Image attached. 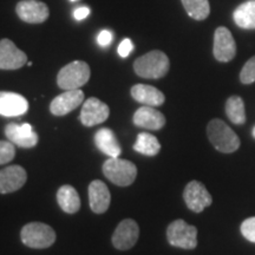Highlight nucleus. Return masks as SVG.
I'll use <instances>...</instances> for the list:
<instances>
[{
    "mask_svg": "<svg viewBox=\"0 0 255 255\" xmlns=\"http://www.w3.org/2000/svg\"><path fill=\"white\" fill-rule=\"evenodd\" d=\"M97 41L101 46H103V47L109 46L111 44V41H113V33H111V31H109V30L101 31L100 34H98V37H97Z\"/></svg>",
    "mask_w": 255,
    "mask_h": 255,
    "instance_id": "c756f323",
    "label": "nucleus"
},
{
    "mask_svg": "<svg viewBox=\"0 0 255 255\" xmlns=\"http://www.w3.org/2000/svg\"><path fill=\"white\" fill-rule=\"evenodd\" d=\"M183 199L188 208L194 213H201L213 202L209 191L199 181H191L187 184L183 191Z\"/></svg>",
    "mask_w": 255,
    "mask_h": 255,
    "instance_id": "0eeeda50",
    "label": "nucleus"
},
{
    "mask_svg": "<svg viewBox=\"0 0 255 255\" xmlns=\"http://www.w3.org/2000/svg\"><path fill=\"white\" fill-rule=\"evenodd\" d=\"M57 201L60 208L68 214H75L81 208V200L77 190L69 184L59 188L57 191Z\"/></svg>",
    "mask_w": 255,
    "mask_h": 255,
    "instance_id": "412c9836",
    "label": "nucleus"
},
{
    "mask_svg": "<svg viewBox=\"0 0 255 255\" xmlns=\"http://www.w3.org/2000/svg\"><path fill=\"white\" fill-rule=\"evenodd\" d=\"M95 143L104 155L109 157H120L122 149L114 131L109 128H102L95 135Z\"/></svg>",
    "mask_w": 255,
    "mask_h": 255,
    "instance_id": "aec40b11",
    "label": "nucleus"
},
{
    "mask_svg": "<svg viewBox=\"0 0 255 255\" xmlns=\"http://www.w3.org/2000/svg\"><path fill=\"white\" fill-rule=\"evenodd\" d=\"M252 133H253V137L255 138V127L253 128V131H252Z\"/></svg>",
    "mask_w": 255,
    "mask_h": 255,
    "instance_id": "2f4dec72",
    "label": "nucleus"
},
{
    "mask_svg": "<svg viewBox=\"0 0 255 255\" xmlns=\"http://www.w3.org/2000/svg\"><path fill=\"white\" fill-rule=\"evenodd\" d=\"M71 1H77V0H71Z\"/></svg>",
    "mask_w": 255,
    "mask_h": 255,
    "instance_id": "473e14b6",
    "label": "nucleus"
},
{
    "mask_svg": "<svg viewBox=\"0 0 255 255\" xmlns=\"http://www.w3.org/2000/svg\"><path fill=\"white\" fill-rule=\"evenodd\" d=\"M226 114H227L229 121L238 126H241L246 122V110H245V103L242 98L239 96L229 97L226 103Z\"/></svg>",
    "mask_w": 255,
    "mask_h": 255,
    "instance_id": "b1692460",
    "label": "nucleus"
},
{
    "mask_svg": "<svg viewBox=\"0 0 255 255\" xmlns=\"http://www.w3.org/2000/svg\"><path fill=\"white\" fill-rule=\"evenodd\" d=\"M21 241L30 248L43 250L52 246L56 241V233L46 223L31 222L24 226L20 233Z\"/></svg>",
    "mask_w": 255,
    "mask_h": 255,
    "instance_id": "39448f33",
    "label": "nucleus"
},
{
    "mask_svg": "<svg viewBox=\"0 0 255 255\" xmlns=\"http://www.w3.org/2000/svg\"><path fill=\"white\" fill-rule=\"evenodd\" d=\"M84 102V92L81 89L66 90L53 98L50 104V111L55 116H65Z\"/></svg>",
    "mask_w": 255,
    "mask_h": 255,
    "instance_id": "4468645a",
    "label": "nucleus"
},
{
    "mask_svg": "<svg viewBox=\"0 0 255 255\" xmlns=\"http://www.w3.org/2000/svg\"><path fill=\"white\" fill-rule=\"evenodd\" d=\"M240 81L244 84H252L255 82V56L248 59L240 72Z\"/></svg>",
    "mask_w": 255,
    "mask_h": 255,
    "instance_id": "a878e982",
    "label": "nucleus"
},
{
    "mask_svg": "<svg viewBox=\"0 0 255 255\" xmlns=\"http://www.w3.org/2000/svg\"><path fill=\"white\" fill-rule=\"evenodd\" d=\"M139 228L132 219H126L117 226L113 234V245L120 251H128L138 240Z\"/></svg>",
    "mask_w": 255,
    "mask_h": 255,
    "instance_id": "9b49d317",
    "label": "nucleus"
},
{
    "mask_svg": "<svg viewBox=\"0 0 255 255\" xmlns=\"http://www.w3.org/2000/svg\"><path fill=\"white\" fill-rule=\"evenodd\" d=\"M109 115L110 109L104 102L96 97H91L83 103L79 120L83 126L94 127L105 122Z\"/></svg>",
    "mask_w": 255,
    "mask_h": 255,
    "instance_id": "6e6552de",
    "label": "nucleus"
},
{
    "mask_svg": "<svg viewBox=\"0 0 255 255\" xmlns=\"http://www.w3.org/2000/svg\"><path fill=\"white\" fill-rule=\"evenodd\" d=\"M241 233L245 239L255 244V218H250L242 222Z\"/></svg>",
    "mask_w": 255,
    "mask_h": 255,
    "instance_id": "cd10ccee",
    "label": "nucleus"
},
{
    "mask_svg": "<svg viewBox=\"0 0 255 255\" xmlns=\"http://www.w3.org/2000/svg\"><path fill=\"white\" fill-rule=\"evenodd\" d=\"M189 17L195 20H205L210 13L208 0H181Z\"/></svg>",
    "mask_w": 255,
    "mask_h": 255,
    "instance_id": "393cba45",
    "label": "nucleus"
},
{
    "mask_svg": "<svg viewBox=\"0 0 255 255\" xmlns=\"http://www.w3.org/2000/svg\"><path fill=\"white\" fill-rule=\"evenodd\" d=\"M89 14H90V8L85 7V6L76 8L75 12H73V17H75L76 20H83V19L87 18Z\"/></svg>",
    "mask_w": 255,
    "mask_h": 255,
    "instance_id": "7c9ffc66",
    "label": "nucleus"
},
{
    "mask_svg": "<svg viewBox=\"0 0 255 255\" xmlns=\"http://www.w3.org/2000/svg\"><path fill=\"white\" fill-rule=\"evenodd\" d=\"M5 135L9 142L20 148H33L38 143V135L28 123H9L5 128Z\"/></svg>",
    "mask_w": 255,
    "mask_h": 255,
    "instance_id": "ddd939ff",
    "label": "nucleus"
},
{
    "mask_svg": "<svg viewBox=\"0 0 255 255\" xmlns=\"http://www.w3.org/2000/svg\"><path fill=\"white\" fill-rule=\"evenodd\" d=\"M213 53L216 60L222 63L231 62L237 55V44L228 28L220 26L214 33V47Z\"/></svg>",
    "mask_w": 255,
    "mask_h": 255,
    "instance_id": "1a4fd4ad",
    "label": "nucleus"
},
{
    "mask_svg": "<svg viewBox=\"0 0 255 255\" xmlns=\"http://www.w3.org/2000/svg\"><path fill=\"white\" fill-rule=\"evenodd\" d=\"M133 150L145 156H155L161 150V144L154 135L148 132H141L137 135V139L133 144Z\"/></svg>",
    "mask_w": 255,
    "mask_h": 255,
    "instance_id": "5701e85b",
    "label": "nucleus"
},
{
    "mask_svg": "<svg viewBox=\"0 0 255 255\" xmlns=\"http://www.w3.org/2000/svg\"><path fill=\"white\" fill-rule=\"evenodd\" d=\"M169 66H170V62H169L168 56L158 50L145 53L133 63V70L136 75L146 79L164 77L169 71Z\"/></svg>",
    "mask_w": 255,
    "mask_h": 255,
    "instance_id": "f257e3e1",
    "label": "nucleus"
},
{
    "mask_svg": "<svg viewBox=\"0 0 255 255\" xmlns=\"http://www.w3.org/2000/svg\"><path fill=\"white\" fill-rule=\"evenodd\" d=\"M132 98L138 103L149 107H159L164 103L165 97L163 92L157 88L146 84H136L131 88Z\"/></svg>",
    "mask_w": 255,
    "mask_h": 255,
    "instance_id": "6ab92c4d",
    "label": "nucleus"
},
{
    "mask_svg": "<svg viewBox=\"0 0 255 255\" xmlns=\"http://www.w3.org/2000/svg\"><path fill=\"white\" fill-rule=\"evenodd\" d=\"M27 180V174L20 165H9L0 170V194H8L20 189Z\"/></svg>",
    "mask_w": 255,
    "mask_h": 255,
    "instance_id": "2eb2a0df",
    "label": "nucleus"
},
{
    "mask_svg": "<svg viewBox=\"0 0 255 255\" xmlns=\"http://www.w3.org/2000/svg\"><path fill=\"white\" fill-rule=\"evenodd\" d=\"M18 17L25 23L41 24L47 20L50 9L46 4L38 0H23L19 1L15 7Z\"/></svg>",
    "mask_w": 255,
    "mask_h": 255,
    "instance_id": "9d476101",
    "label": "nucleus"
},
{
    "mask_svg": "<svg viewBox=\"0 0 255 255\" xmlns=\"http://www.w3.org/2000/svg\"><path fill=\"white\" fill-rule=\"evenodd\" d=\"M89 65L83 60H75L60 69L57 76V84L63 90H76L85 85L90 78Z\"/></svg>",
    "mask_w": 255,
    "mask_h": 255,
    "instance_id": "7ed1b4c3",
    "label": "nucleus"
},
{
    "mask_svg": "<svg viewBox=\"0 0 255 255\" xmlns=\"http://www.w3.org/2000/svg\"><path fill=\"white\" fill-rule=\"evenodd\" d=\"M89 202L90 208L96 214H103L111 202L110 191L107 184L100 180H95L89 184Z\"/></svg>",
    "mask_w": 255,
    "mask_h": 255,
    "instance_id": "f3484780",
    "label": "nucleus"
},
{
    "mask_svg": "<svg viewBox=\"0 0 255 255\" xmlns=\"http://www.w3.org/2000/svg\"><path fill=\"white\" fill-rule=\"evenodd\" d=\"M27 63L26 53L9 39L0 40V70H18Z\"/></svg>",
    "mask_w": 255,
    "mask_h": 255,
    "instance_id": "f8f14e48",
    "label": "nucleus"
},
{
    "mask_svg": "<svg viewBox=\"0 0 255 255\" xmlns=\"http://www.w3.org/2000/svg\"><path fill=\"white\" fill-rule=\"evenodd\" d=\"M133 50V44L132 41L129 39V38H126V39L122 40V43L120 44L119 46V53L122 58H126L132 52Z\"/></svg>",
    "mask_w": 255,
    "mask_h": 255,
    "instance_id": "c85d7f7f",
    "label": "nucleus"
},
{
    "mask_svg": "<svg viewBox=\"0 0 255 255\" xmlns=\"http://www.w3.org/2000/svg\"><path fill=\"white\" fill-rule=\"evenodd\" d=\"M15 156L14 144L9 141H0V165L8 163Z\"/></svg>",
    "mask_w": 255,
    "mask_h": 255,
    "instance_id": "bb28decb",
    "label": "nucleus"
},
{
    "mask_svg": "<svg viewBox=\"0 0 255 255\" xmlns=\"http://www.w3.org/2000/svg\"><path fill=\"white\" fill-rule=\"evenodd\" d=\"M133 124L136 127L144 128L148 130H159L164 127L165 117L163 114L158 110L154 109L152 107L145 105L141 107L133 114Z\"/></svg>",
    "mask_w": 255,
    "mask_h": 255,
    "instance_id": "a211bd4d",
    "label": "nucleus"
},
{
    "mask_svg": "<svg viewBox=\"0 0 255 255\" xmlns=\"http://www.w3.org/2000/svg\"><path fill=\"white\" fill-rule=\"evenodd\" d=\"M169 244L182 250H194L197 246V229L178 219L169 225L167 229Z\"/></svg>",
    "mask_w": 255,
    "mask_h": 255,
    "instance_id": "423d86ee",
    "label": "nucleus"
},
{
    "mask_svg": "<svg viewBox=\"0 0 255 255\" xmlns=\"http://www.w3.org/2000/svg\"><path fill=\"white\" fill-rule=\"evenodd\" d=\"M28 102L24 96L15 92L0 91V115L5 117H17L26 114Z\"/></svg>",
    "mask_w": 255,
    "mask_h": 255,
    "instance_id": "dca6fc26",
    "label": "nucleus"
},
{
    "mask_svg": "<svg viewBox=\"0 0 255 255\" xmlns=\"http://www.w3.org/2000/svg\"><path fill=\"white\" fill-rule=\"evenodd\" d=\"M103 174L105 177L120 187H128L133 183L137 176V168L132 162L120 157H110L104 162Z\"/></svg>",
    "mask_w": 255,
    "mask_h": 255,
    "instance_id": "20e7f679",
    "label": "nucleus"
},
{
    "mask_svg": "<svg viewBox=\"0 0 255 255\" xmlns=\"http://www.w3.org/2000/svg\"><path fill=\"white\" fill-rule=\"evenodd\" d=\"M234 21L239 27L245 30L255 28V0L244 2L234 11Z\"/></svg>",
    "mask_w": 255,
    "mask_h": 255,
    "instance_id": "4be33fe9",
    "label": "nucleus"
},
{
    "mask_svg": "<svg viewBox=\"0 0 255 255\" xmlns=\"http://www.w3.org/2000/svg\"><path fill=\"white\" fill-rule=\"evenodd\" d=\"M207 135L216 150L231 154L240 146V139L237 133L221 120L210 121L207 127Z\"/></svg>",
    "mask_w": 255,
    "mask_h": 255,
    "instance_id": "f03ea898",
    "label": "nucleus"
}]
</instances>
